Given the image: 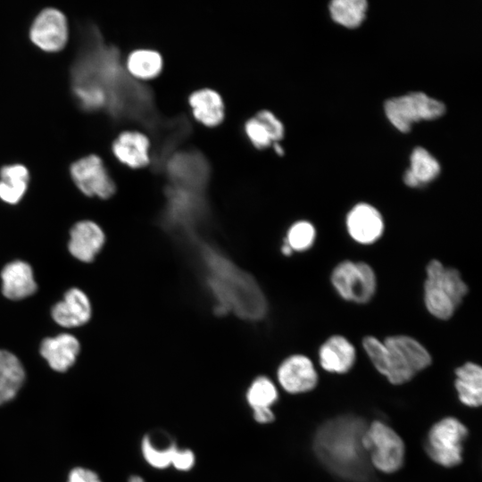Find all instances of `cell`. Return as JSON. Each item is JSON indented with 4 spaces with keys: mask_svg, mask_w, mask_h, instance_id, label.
<instances>
[{
    "mask_svg": "<svg viewBox=\"0 0 482 482\" xmlns=\"http://www.w3.org/2000/svg\"><path fill=\"white\" fill-rule=\"evenodd\" d=\"M367 428L363 419L353 415L327 420L318 428L313 440L317 458L343 479L367 481L371 475L370 457L362 445Z\"/></svg>",
    "mask_w": 482,
    "mask_h": 482,
    "instance_id": "obj_1",
    "label": "cell"
},
{
    "mask_svg": "<svg viewBox=\"0 0 482 482\" xmlns=\"http://www.w3.org/2000/svg\"><path fill=\"white\" fill-rule=\"evenodd\" d=\"M468 292V285L458 270L445 267L436 259L427 264L424 303L433 317L442 320L452 318Z\"/></svg>",
    "mask_w": 482,
    "mask_h": 482,
    "instance_id": "obj_2",
    "label": "cell"
},
{
    "mask_svg": "<svg viewBox=\"0 0 482 482\" xmlns=\"http://www.w3.org/2000/svg\"><path fill=\"white\" fill-rule=\"evenodd\" d=\"M383 342L386 353L381 374L392 384L406 383L431 364L428 351L410 336H389Z\"/></svg>",
    "mask_w": 482,
    "mask_h": 482,
    "instance_id": "obj_3",
    "label": "cell"
},
{
    "mask_svg": "<svg viewBox=\"0 0 482 482\" xmlns=\"http://www.w3.org/2000/svg\"><path fill=\"white\" fill-rule=\"evenodd\" d=\"M330 281L342 299L358 304L369 303L377 290L376 273L364 262H340L333 269Z\"/></svg>",
    "mask_w": 482,
    "mask_h": 482,
    "instance_id": "obj_4",
    "label": "cell"
},
{
    "mask_svg": "<svg viewBox=\"0 0 482 482\" xmlns=\"http://www.w3.org/2000/svg\"><path fill=\"white\" fill-rule=\"evenodd\" d=\"M362 445L370 463L378 470L392 473L403 466L404 444L399 435L383 422L375 420L367 428Z\"/></svg>",
    "mask_w": 482,
    "mask_h": 482,
    "instance_id": "obj_5",
    "label": "cell"
},
{
    "mask_svg": "<svg viewBox=\"0 0 482 482\" xmlns=\"http://www.w3.org/2000/svg\"><path fill=\"white\" fill-rule=\"evenodd\" d=\"M445 111L443 103L421 92L395 97L385 104L387 119L401 132L409 131L415 122L436 119Z\"/></svg>",
    "mask_w": 482,
    "mask_h": 482,
    "instance_id": "obj_6",
    "label": "cell"
},
{
    "mask_svg": "<svg viewBox=\"0 0 482 482\" xmlns=\"http://www.w3.org/2000/svg\"><path fill=\"white\" fill-rule=\"evenodd\" d=\"M467 436L468 429L461 421L453 417L445 418L430 428L425 450L437 464L456 466L462 461V443Z\"/></svg>",
    "mask_w": 482,
    "mask_h": 482,
    "instance_id": "obj_7",
    "label": "cell"
},
{
    "mask_svg": "<svg viewBox=\"0 0 482 482\" xmlns=\"http://www.w3.org/2000/svg\"><path fill=\"white\" fill-rule=\"evenodd\" d=\"M70 172L75 185L86 195L107 199L116 191L115 183L102 159L96 154L87 155L73 162Z\"/></svg>",
    "mask_w": 482,
    "mask_h": 482,
    "instance_id": "obj_8",
    "label": "cell"
},
{
    "mask_svg": "<svg viewBox=\"0 0 482 482\" xmlns=\"http://www.w3.org/2000/svg\"><path fill=\"white\" fill-rule=\"evenodd\" d=\"M29 38L39 49L54 53L61 51L69 38L68 21L58 9L46 8L34 19Z\"/></svg>",
    "mask_w": 482,
    "mask_h": 482,
    "instance_id": "obj_9",
    "label": "cell"
},
{
    "mask_svg": "<svg viewBox=\"0 0 482 482\" xmlns=\"http://www.w3.org/2000/svg\"><path fill=\"white\" fill-rule=\"evenodd\" d=\"M277 379L286 392L300 394L316 386L318 373L310 358L303 354H292L278 367Z\"/></svg>",
    "mask_w": 482,
    "mask_h": 482,
    "instance_id": "obj_10",
    "label": "cell"
},
{
    "mask_svg": "<svg viewBox=\"0 0 482 482\" xmlns=\"http://www.w3.org/2000/svg\"><path fill=\"white\" fill-rule=\"evenodd\" d=\"M345 226L350 237L361 245L377 242L385 229L382 214L367 203L357 204L348 212Z\"/></svg>",
    "mask_w": 482,
    "mask_h": 482,
    "instance_id": "obj_11",
    "label": "cell"
},
{
    "mask_svg": "<svg viewBox=\"0 0 482 482\" xmlns=\"http://www.w3.org/2000/svg\"><path fill=\"white\" fill-rule=\"evenodd\" d=\"M112 151L120 163L131 169L145 167L150 161V141L140 131L121 132L113 141Z\"/></svg>",
    "mask_w": 482,
    "mask_h": 482,
    "instance_id": "obj_12",
    "label": "cell"
},
{
    "mask_svg": "<svg viewBox=\"0 0 482 482\" xmlns=\"http://www.w3.org/2000/svg\"><path fill=\"white\" fill-rule=\"evenodd\" d=\"M69 251L78 260L92 262L104 246L105 236L103 229L94 221L77 222L71 229Z\"/></svg>",
    "mask_w": 482,
    "mask_h": 482,
    "instance_id": "obj_13",
    "label": "cell"
},
{
    "mask_svg": "<svg viewBox=\"0 0 482 482\" xmlns=\"http://www.w3.org/2000/svg\"><path fill=\"white\" fill-rule=\"evenodd\" d=\"M51 313L54 320L62 327H79L90 320V301L82 290L73 287L52 308Z\"/></svg>",
    "mask_w": 482,
    "mask_h": 482,
    "instance_id": "obj_14",
    "label": "cell"
},
{
    "mask_svg": "<svg viewBox=\"0 0 482 482\" xmlns=\"http://www.w3.org/2000/svg\"><path fill=\"white\" fill-rule=\"evenodd\" d=\"M320 364L323 370L333 373H346L356 359L353 345L344 336L329 337L319 349Z\"/></svg>",
    "mask_w": 482,
    "mask_h": 482,
    "instance_id": "obj_15",
    "label": "cell"
},
{
    "mask_svg": "<svg viewBox=\"0 0 482 482\" xmlns=\"http://www.w3.org/2000/svg\"><path fill=\"white\" fill-rule=\"evenodd\" d=\"M2 292L11 300H21L33 295L37 290L33 270L22 261L7 263L2 272Z\"/></svg>",
    "mask_w": 482,
    "mask_h": 482,
    "instance_id": "obj_16",
    "label": "cell"
},
{
    "mask_svg": "<svg viewBox=\"0 0 482 482\" xmlns=\"http://www.w3.org/2000/svg\"><path fill=\"white\" fill-rule=\"evenodd\" d=\"M79 349L78 339L64 333L44 339L40 345V353L54 370L64 372L74 364Z\"/></svg>",
    "mask_w": 482,
    "mask_h": 482,
    "instance_id": "obj_17",
    "label": "cell"
},
{
    "mask_svg": "<svg viewBox=\"0 0 482 482\" xmlns=\"http://www.w3.org/2000/svg\"><path fill=\"white\" fill-rule=\"evenodd\" d=\"M244 129L248 140L257 149H265L278 143L284 136L282 122L268 110L260 111L248 119Z\"/></svg>",
    "mask_w": 482,
    "mask_h": 482,
    "instance_id": "obj_18",
    "label": "cell"
},
{
    "mask_svg": "<svg viewBox=\"0 0 482 482\" xmlns=\"http://www.w3.org/2000/svg\"><path fill=\"white\" fill-rule=\"evenodd\" d=\"M188 103L194 118L204 126L213 128L223 121L225 106L217 91L207 87L195 90Z\"/></svg>",
    "mask_w": 482,
    "mask_h": 482,
    "instance_id": "obj_19",
    "label": "cell"
},
{
    "mask_svg": "<svg viewBox=\"0 0 482 482\" xmlns=\"http://www.w3.org/2000/svg\"><path fill=\"white\" fill-rule=\"evenodd\" d=\"M454 386L460 401L470 407H479L482 403V369L468 362L455 370Z\"/></svg>",
    "mask_w": 482,
    "mask_h": 482,
    "instance_id": "obj_20",
    "label": "cell"
},
{
    "mask_svg": "<svg viewBox=\"0 0 482 482\" xmlns=\"http://www.w3.org/2000/svg\"><path fill=\"white\" fill-rule=\"evenodd\" d=\"M410 168L403 175L405 185L411 187L425 186L440 173V164L425 148L416 147L410 158Z\"/></svg>",
    "mask_w": 482,
    "mask_h": 482,
    "instance_id": "obj_21",
    "label": "cell"
},
{
    "mask_svg": "<svg viewBox=\"0 0 482 482\" xmlns=\"http://www.w3.org/2000/svg\"><path fill=\"white\" fill-rule=\"evenodd\" d=\"M25 379V370L17 356L0 350V404L15 397Z\"/></svg>",
    "mask_w": 482,
    "mask_h": 482,
    "instance_id": "obj_22",
    "label": "cell"
},
{
    "mask_svg": "<svg viewBox=\"0 0 482 482\" xmlns=\"http://www.w3.org/2000/svg\"><path fill=\"white\" fill-rule=\"evenodd\" d=\"M29 181L28 169L22 164L5 165L0 170V199L15 204L24 195Z\"/></svg>",
    "mask_w": 482,
    "mask_h": 482,
    "instance_id": "obj_23",
    "label": "cell"
},
{
    "mask_svg": "<svg viewBox=\"0 0 482 482\" xmlns=\"http://www.w3.org/2000/svg\"><path fill=\"white\" fill-rule=\"evenodd\" d=\"M125 66L134 79L149 80L160 75L163 60L161 54L155 50L137 49L128 55Z\"/></svg>",
    "mask_w": 482,
    "mask_h": 482,
    "instance_id": "obj_24",
    "label": "cell"
},
{
    "mask_svg": "<svg viewBox=\"0 0 482 482\" xmlns=\"http://www.w3.org/2000/svg\"><path fill=\"white\" fill-rule=\"evenodd\" d=\"M367 6L365 0H334L329 4V12L337 23L353 29L363 21Z\"/></svg>",
    "mask_w": 482,
    "mask_h": 482,
    "instance_id": "obj_25",
    "label": "cell"
},
{
    "mask_svg": "<svg viewBox=\"0 0 482 482\" xmlns=\"http://www.w3.org/2000/svg\"><path fill=\"white\" fill-rule=\"evenodd\" d=\"M245 398L251 409L271 408L278 398V392L270 378L258 376L249 385Z\"/></svg>",
    "mask_w": 482,
    "mask_h": 482,
    "instance_id": "obj_26",
    "label": "cell"
},
{
    "mask_svg": "<svg viewBox=\"0 0 482 482\" xmlns=\"http://www.w3.org/2000/svg\"><path fill=\"white\" fill-rule=\"evenodd\" d=\"M177 447L175 444L159 445L150 435H145L141 441V453L145 461L156 470L170 467L172 455Z\"/></svg>",
    "mask_w": 482,
    "mask_h": 482,
    "instance_id": "obj_27",
    "label": "cell"
},
{
    "mask_svg": "<svg viewBox=\"0 0 482 482\" xmlns=\"http://www.w3.org/2000/svg\"><path fill=\"white\" fill-rule=\"evenodd\" d=\"M315 238L316 229L313 224L308 220H301L290 225L283 241L293 252H304L313 245Z\"/></svg>",
    "mask_w": 482,
    "mask_h": 482,
    "instance_id": "obj_28",
    "label": "cell"
},
{
    "mask_svg": "<svg viewBox=\"0 0 482 482\" xmlns=\"http://www.w3.org/2000/svg\"><path fill=\"white\" fill-rule=\"evenodd\" d=\"M195 463V453L190 449L176 448L170 466L179 471H188Z\"/></svg>",
    "mask_w": 482,
    "mask_h": 482,
    "instance_id": "obj_29",
    "label": "cell"
},
{
    "mask_svg": "<svg viewBox=\"0 0 482 482\" xmlns=\"http://www.w3.org/2000/svg\"><path fill=\"white\" fill-rule=\"evenodd\" d=\"M68 482H102L92 470L84 468L73 469L68 478Z\"/></svg>",
    "mask_w": 482,
    "mask_h": 482,
    "instance_id": "obj_30",
    "label": "cell"
},
{
    "mask_svg": "<svg viewBox=\"0 0 482 482\" xmlns=\"http://www.w3.org/2000/svg\"><path fill=\"white\" fill-rule=\"evenodd\" d=\"M253 420L260 424H268L275 420V415L271 408H254L252 409Z\"/></svg>",
    "mask_w": 482,
    "mask_h": 482,
    "instance_id": "obj_31",
    "label": "cell"
},
{
    "mask_svg": "<svg viewBox=\"0 0 482 482\" xmlns=\"http://www.w3.org/2000/svg\"><path fill=\"white\" fill-rule=\"evenodd\" d=\"M129 482H145V480L139 476L133 475L129 478Z\"/></svg>",
    "mask_w": 482,
    "mask_h": 482,
    "instance_id": "obj_32",
    "label": "cell"
}]
</instances>
